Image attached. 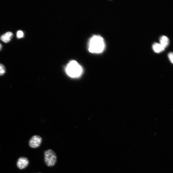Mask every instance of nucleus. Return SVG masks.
Instances as JSON below:
<instances>
[{
    "instance_id": "obj_1",
    "label": "nucleus",
    "mask_w": 173,
    "mask_h": 173,
    "mask_svg": "<svg viewBox=\"0 0 173 173\" xmlns=\"http://www.w3.org/2000/svg\"><path fill=\"white\" fill-rule=\"evenodd\" d=\"M105 43L103 38L99 35H94L90 39L89 44V51L93 53H101L104 50Z\"/></svg>"
},
{
    "instance_id": "obj_2",
    "label": "nucleus",
    "mask_w": 173,
    "mask_h": 173,
    "mask_svg": "<svg viewBox=\"0 0 173 173\" xmlns=\"http://www.w3.org/2000/svg\"><path fill=\"white\" fill-rule=\"evenodd\" d=\"M66 72L68 75L72 77H76L80 76L82 72L81 66L75 60H72L67 65Z\"/></svg>"
},
{
    "instance_id": "obj_3",
    "label": "nucleus",
    "mask_w": 173,
    "mask_h": 173,
    "mask_svg": "<svg viewBox=\"0 0 173 173\" xmlns=\"http://www.w3.org/2000/svg\"><path fill=\"white\" fill-rule=\"evenodd\" d=\"M44 158L45 163L49 167L54 166L57 162L56 154L51 150H48L45 152Z\"/></svg>"
},
{
    "instance_id": "obj_4",
    "label": "nucleus",
    "mask_w": 173,
    "mask_h": 173,
    "mask_svg": "<svg viewBox=\"0 0 173 173\" xmlns=\"http://www.w3.org/2000/svg\"><path fill=\"white\" fill-rule=\"evenodd\" d=\"M42 141V138L38 135L34 136L29 142L30 146L33 148L39 147Z\"/></svg>"
},
{
    "instance_id": "obj_5",
    "label": "nucleus",
    "mask_w": 173,
    "mask_h": 173,
    "mask_svg": "<svg viewBox=\"0 0 173 173\" xmlns=\"http://www.w3.org/2000/svg\"><path fill=\"white\" fill-rule=\"evenodd\" d=\"M29 164V161L27 158L24 157L20 158L18 160L17 166L20 169L26 168Z\"/></svg>"
},
{
    "instance_id": "obj_6",
    "label": "nucleus",
    "mask_w": 173,
    "mask_h": 173,
    "mask_svg": "<svg viewBox=\"0 0 173 173\" xmlns=\"http://www.w3.org/2000/svg\"><path fill=\"white\" fill-rule=\"evenodd\" d=\"M13 33L9 32L2 35L0 39L3 42L5 43H8L10 41L12 38L13 37Z\"/></svg>"
},
{
    "instance_id": "obj_7",
    "label": "nucleus",
    "mask_w": 173,
    "mask_h": 173,
    "mask_svg": "<svg viewBox=\"0 0 173 173\" xmlns=\"http://www.w3.org/2000/svg\"><path fill=\"white\" fill-rule=\"evenodd\" d=\"M160 44L165 49L168 46L169 43V40L166 36H163L160 39Z\"/></svg>"
},
{
    "instance_id": "obj_8",
    "label": "nucleus",
    "mask_w": 173,
    "mask_h": 173,
    "mask_svg": "<svg viewBox=\"0 0 173 173\" xmlns=\"http://www.w3.org/2000/svg\"><path fill=\"white\" fill-rule=\"evenodd\" d=\"M153 48L154 52L157 53L163 51L165 49L160 44L156 43L153 44Z\"/></svg>"
},
{
    "instance_id": "obj_9",
    "label": "nucleus",
    "mask_w": 173,
    "mask_h": 173,
    "mask_svg": "<svg viewBox=\"0 0 173 173\" xmlns=\"http://www.w3.org/2000/svg\"><path fill=\"white\" fill-rule=\"evenodd\" d=\"M6 72V69L4 66L2 64H0V76L4 75Z\"/></svg>"
},
{
    "instance_id": "obj_10",
    "label": "nucleus",
    "mask_w": 173,
    "mask_h": 173,
    "mask_svg": "<svg viewBox=\"0 0 173 173\" xmlns=\"http://www.w3.org/2000/svg\"><path fill=\"white\" fill-rule=\"evenodd\" d=\"M24 33L21 30H19L17 32V37L18 39H20L23 37H24Z\"/></svg>"
},
{
    "instance_id": "obj_11",
    "label": "nucleus",
    "mask_w": 173,
    "mask_h": 173,
    "mask_svg": "<svg viewBox=\"0 0 173 173\" xmlns=\"http://www.w3.org/2000/svg\"><path fill=\"white\" fill-rule=\"evenodd\" d=\"M173 54L172 52H171L168 54V57L169 58L171 61V62L172 64L173 63Z\"/></svg>"
},
{
    "instance_id": "obj_12",
    "label": "nucleus",
    "mask_w": 173,
    "mask_h": 173,
    "mask_svg": "<svg viewBox=\"0 0 173 173\" xmlns=\"http://www.w3.org/2000/svg\"><path fill=\"white\" fill-rule=\"evenodd\" d=\"M2 45L1 43H0V51L1 50V49L2 48Z\"/></svg>"
}]
</instances>
